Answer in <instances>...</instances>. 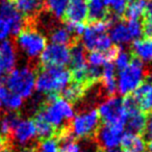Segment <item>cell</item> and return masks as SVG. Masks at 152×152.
Returning <instances> with one entry per match:
<instances>
[{"label": "cell", "instance_id": "obj_1", "mask_svg": "<svg viewBox=\"0 0 152 152\" xmlns=\"http://www.w3.org/2000/svg\"><path fill=\"white\" fill-rule=\"evenodd\" d=\"M39 112L47 122L52 125L56 134L69 128L75 116L73 105L61 95H47V98L41 103Z\"/></svg>", "mask_w": 152, "mask_h": 152}, {"label": "cell", "instance_id": "obj_2", "mask_svg": "<svg viewBox=\"0 0 152 152\" xmlns=\"http://www.w3.org/2000/svg\"><path fill=\"white\" fill-rule=\"evenodd\" d=\"M72 81L71 71L64 67L40 68L37 73L36 89L45 95H59Z\"/></svg>", "mask_w": 152, "mask_h": 152}, {"label": "cell", "instance_id": "obj_3", "mask_svg": "<svg viewBox=\"0 0 152 152\" xmlns=\"http://www.w3.org/2000/svg\"><path fill=\"white\" fill-rule=\"evenodd\" d=\"M37 71L34 68L26 66L13 70L4 77L3 83L10 91L22 98L31 96L36 88Z\"/></svg>", "mask_w": 152, "mask_h": 152}, {"label": "cell", "instance_id": "obj_4", "mask_svg": "<svg viewBox=\"0 0 152 152\" xmlns=\"http://www.w3.org/2000/svg\"><path fill=\"white\" fill-rule=\"evenodd\" d=\"M17 44L30 58L42 54L47 46L46 37L37 28L34 21H26L22 30L17 34Z\"/></svg>", "mask_w": 152, "mask_h": 152}, {"label": "cell", "instance_id": "obj_5", "mask_svg": "<svg viewBox=\"0 0 152 152\" xmlns=\"http://www.w3.org/2000/svg\"><path fill=\"white\" fill-rule=\"evenodd\" d=\"M100 127V117L97 110L87 108L74 116L69 126V132L76 140L93 139Z\"/></svg>", "mask_w": 152, "mask_h": 152}, {"label": "cell", "instance_id": "obj_6", "mask_svg": "<svg viewBox=\"0 0 152 152\" xmlns=\"http://www.w3.org/2000/svg\"><path fill=\"white\" fill-rule=\"evenodd\" d=\"M110 23L108 20L90 23L83 34V45L87 50L105 52L113 47L107 31Z\"/></svg>", "mask_w": 152, "mask_h": 152}, {"label": "cell", "instance_id": "obj_7", "mask_svg": "<svg viewBox=\"0 0 152 152\" xmlns=\"http://www.w3.org/2000/svg\"><path fill=\"white\" fill-rule=\"evenodd\" d=\"M146 71L141 61L132 57L129 65L119 72L117 90L123 96L130 95L145 80Z\"/></svg>", "mask_w": 152, "mask_h": 152}, {"label": "cell", "instance_id": "obj_8", "mask_svg": "<svg viewBox=\"0 0 152 152\" xmlns=\"http://www.w3.org/2000/svg\"><path fill=\"white\" fill-rule=\"evenodd\" d=\"M97 112L100 120L103 121L104 124L125 126L127 113L121 98L116 96L105 98V100L100 103Z\"/></svg>", "mask_w": 152, "mask_h": 152}, {"label": "cell", "instance_id": "obj_9", "mask_svg": "<svg viewBox=\"0 0 152 152\" xmlns=\"http://www.w3.org/2000/svg\"><path fill=\"white\" fill-rule=\"evenodd\" d=\"M123 134H124V126L103 123L100 125L93 139L97 144L99 150H108L117 148L120 145Z\"/></svg>", "mask_w": 152, "mask_h": 152}, {"label": "cell", "instance_id": "obj_10", "mask_svg": "<svg viewBox=\"0 0 152 152\" xmlns=\"http://www.w3.org/2000/svg\"><path fill=\"white\" fill-rule=\"evenodd\" d=\"M70 63L69 47L53 44L47 45L40 55V68L64 67Z\"/></svg>", "mask_w": 152, "mask_h": 152}, {"label": "cell", "instance_id": "obj_11", "mask_svg": "<svg viewBox=\"0 0 152 152\" xmlns=\"http://www.w3.org/2000/svg\"><path fill=\"white\" fill-rule=\"evenodd\" d=\"M36 126L32 119H25L20 120L14 128L12 132L10 144L15 149V145L25 146L29 144L36 137ZM16 151V150H15Z\"/></svg>", "mask_w": 152, "mask_h": 152}, {"label": "cell", "instance_id": "obj_12", "mask_svg": "<svg viewBox=\"0 0 152 152\" xmlns=\"http://www.w3.org/2000/svg\"><path fill=\"white\" fill-rule=\"evenodd\" d=\"M0 17L7 21L11 28V34L14 36H17L26 24L23 16L19 13L15 4L9 0H3L0 2Z\"/></svg>", "mask_w": 152, "mask_h": 152}, {"label": "cell", "instance_id": "obj_13", "mask_svg": "<svg viewBox=\"0 0 152 152\" xmlns=\"http://www.w3.org/2000/svg\"><path fill=\"white\" fill-rule=\"evenodd\" d=\"M17 63L15 45L11 41L0 42V79L4 78L14 70Z\"/></svg>", "mask_w": 152, "mask_h": 152}, {"label": "cell", "instance_id": "obj_14", "mask_svg": "<svg viewBox=\"0 0 152 152\" xmlns=\"http://www.w3.org/2000/svg\"><path fill=\"white\" fill-rule=\"evenodd\" d=\"M137 107L144 114L152 113V80L146 79L131 95Z\"/></svg>", "mask_w": 152, "mask_h": 152}, {"label": "cell", "instance_id": "obj_15", "mask_svg": "<svg viewBox=\"0 0 152 152\" xmlns=\"http://www.w3.org/2000/svg\"><path fill=\"white\" fill-rule=\"evenodd\" d=\"M15 7L26 21H34L45 11V0H15Z\"/></svg>", "mask_w": 152, "mask_h": 152}, {"label": "cell", "instance_id": "obj_16", "mask_svg": "<svg viewBox=\"0 0 152 152\" xmlns=\"http://www.w3.org/2000/svg\"><path fill=\"white\" fill-rule=\"evenodd\" d=\"M63 20L73 23H83L88 20L87 0H70Z\"/></svg>", "mask_w": 152, "mask_h": 152}, {"label": "cell", "instance_id": "obj_17", "mask_svg": "<svg viewBox=\"0 0 152 152\" xmlns=\"http://www.w3.org/2000/svg\"><path fill=\"white\" fill-rule=\"evenodd\" d=\"M88 1V20L90 23L104 21L110 17V0H87Z\"/></svg>", "mask_w": 152, "mask_h": 152}, {"label": "cell", "instance_id": "obj_18", "mask_svg": "<svg viewBox=\"0 0 152 152\" xmlns=\"http://www.w3.org/2000/svg\"><path fill=\"white\" fill-rule=\"evenodd\" d=\"M130 54L142 63H152V38L144 37L135 40L131 46Z\"/></svg>", "mask_w": 152, "mask_h": 152}, {"label": "cell", "instance_id": "obj_19", "mask_svg": "<svg viewBox=\"0 0 152 152\" xmlns=\"http://www.w3.org/2000/svg\"><path fill=\"white\" fill-rule=\"evenodd\" d=\"M100 83L106 98L115 96V93L117 92V79L116 68L113 63H107L103 66Z\"/></svg>", "mask_w": 152, "mask_h": 152}, {"label": "cell", "instance_id": "obj_20", "mask_svg": "<svg viewBox=\"0 0 152 152\" xmlns=\"http://www.w3.org/2000/svg\"><path fill=\"white\" fill-rule=\"evenodd\" d=\"M112 42H115L118 45L128 44L132 41L130 34L127 28L126 22L124 20H117L110 26V36Z\"/></svg>", "mask_w": 152, "mask_h": 152}, {"label": "cell", "instance_id": "obj_21", "mask_svg": "<svg viewBox=\"0 0 152 152\" xmlns=\"http://www.w3.org/2000/svg\"><path fill=\"white\" fill-rule=\"evenodd\" d=\"M120 145L122 152H145L146 149V141L144 137L129 132H124Z\"/></svg>", "mask_w": 152, "mask_h": 152}, {"label": "cell", "instance_id": "obj_22", "mask_svg": "<svg viewBox=\"0 0 152 152\" xmlns=\"http://www.w3.org/2000/svg\"><path fill=\"white\" fill-rule=\"evenodd\" d=\"M70 52V67H71V72L78 71L88 66L87 61V53H86V48L83 44H79L78 42L69 47Z\"/></svg>", "mask_w": 152, "mask_h": 152}, {"label": "cell", "instance_id": "obj_23", "mask_svg": "<svg viewBox=\"0 0 152 152\" xmlns=\"http://www.w3.org/2000/svg\"><path fill=\"white\" fill-rule=\"evenodd\" d=\"M89 88H87L86 86L81 85V83H75L72 80L65 89L61 91V97L65 100H67L68 102H70L71 104H76L80 102L83 100V98L87 95Z\"/></svg>", "mask_w": 152, "mask_h": 152}, {"label": "cell", "instance_id": "obj_24", "mask_svg": "<svg viewBox=\"0 0 152 152\" xmlns=\"http://www.w3.org/2000/svg\"><path fill=\"white\" fill-rule=\"evenodd\" d=\"M20 120H21V117H20L19 113L17 112L7 113L0 119V137L9 144L12 132Z\"/></svg>", "mask_w": 152, "mask_h": 152}, {"label": "cell", "instance_id": "obj_25", "mask_svg": "<svg viewBox=\"0 0 152 152\" xmlns=\"http://www.w3.org/2000/svg\"><path fill=\"white\" fill-rule=\"evenodd\" d=\"M34 123L36 126V132L39 141L54 137L56 134V131L53 128V126L45 120V118L40 112H37V114L34 115Z\"/></svg>", "mask_w": 152, "mask_h": 152}, {"label": "cell", "instance_id": "obj_26", "mask_svg": "<svg viewBox=\"0 0 152 152\" xmlns=\"http://www.w3.org/2000/svg\"><path fill=\"white\" fill-rule=\"evenodd\" d=\"M0 100L5 107L13 112L18 110L23 104V98L10 91L2 83H0Z\"/></svg>", "mask_w": 152, "mask_h": 152}, {"label": "cell", "instance_id": "obj_27", "mask_svg": "<svg viewBox=\"0 0 152 152\" xmlns=\"http://www.w3.org/2000/svg\"><path fill=\"white\" fill-rule=\"evenodd\" d=\"M50 39L53 44L61 45V46L66 47H71L72 45L78 42V39L72 36L65 26L64 27H56L55 29H53L50 34Z\"/></svg>", "mask_w": 152, "mask_h": 152}, {"label": "cell", "instance_id": "obj_28", "mask_svg": "<svg viewBox=\"0 0 152 152\" xmlns=\"http://www.w3.org/2000/svg\"><path fill=\"white\" fill-rule=\"evenodd\" d=\"M147 0H127V7L123 18L128 20H139L143 17L145 12Z\"/></svg>", "mask_w": 152, "mask_h": 152}, {"label": "cell", "instance_id": "obj_29", "mask_svg": "<svg viewBox=\"0 0 152 152\" xmlns=\"http://www.w3.org/2000/svg\"><path fill=\"white\" fill-rule=\"evenodd\" d=\"M70 0H46L45 10L55 19H63Z\"/></svg>", "mask_w": 152, "mask_h": 152}, {"label": "cell", "instance_id": "obj_30", "mask_svg": "<svg viewBox=\"0 0 152 152\" xmlns=\"http://www.w3.org/2000/svg\"><path fill=\"white\" fill-rule=\"evenodd\" d=\"M34 149H36V152H61L58 143L55 137L39 141L38 144L34 146Z\"/></svg>", "mask_w": 152, "mask_h": 152}, {"label": "cell", "instance_id": "obj_31", "mask_svg": "<svg viewBox=\"0 0 152 152\" xmlns=\"http://www.w3.org/2000/svg\"><path fill=\"white\" fill-rule=\"evenodd\" d=\"M127 7V0H110V14L115 17L122 18L124 16L125 10Z\"/></svg>", "mask_w": 152, "mask_h": 152}, {"label": "cell", "instance_id": "obj_32", "mask_svg": "<svg viewBox=\"0 0 152 152\" xmlns=\"http://www.w3.org/2000/svg\"><path fill=\"white\" fill-rule=\"evenodd\" d=\"M131 59H132L131 54H129L128 52H126V51L120 49V51H119L116 59L114 61H115V64H114L115 68H116L117 70H119V72L122 71L123 69H125V68L129 65V63L131 61Z\"/></svg>", "mask_w": 152, "mask_h": 152}, {"label": "cell", "instance_id": "obj_33", "mask_svg": "<svg viewBox=\"0 0 152 152\" xmlns=\"http://www.w3.org/2000/svg\"><path fill=\"white\" fill-rule=\"evenodd\" d=\"M126 25L128 28V31L130 34L131 38L139 39L143 34V28H142V23L139 20H128L126 21Z\"/></svg>", "mask_w": 152, "mask_h": 152}, {"label": "cell", "instance_id": "obj_34", "mask_svg": "<svg viewBox=\"0 0 152 152\" xmlns=\"http://www.w3.org/2000/svg\"><path fill=\"white\" fill-rule=\"evenodd\" d=\"M10 34H12L10 25L7 23L5 20H3L2 18L0 17V42L4 41Z\"/></svg>", "mask_w": 152, "mask_h": 152}, {"label": "cell", "instance_id": "obj_35", "mask_svg": "<svg viewBox=\"0 0 152 152\" xmlns=\"http://www.w3.org/2000/svg\"><path fill=\"white\" fill-rule=\"evenodd\" d=\"M144 140L146 141H152V113H150V116L147 118L145 130H144Z\"/></svg>", "mask_w": 152, "mask_h": 152}, {"label": "cell", "instance_id": "obj_36", "mask_svg": "<svg viewBox=\"0 0 152 152\" xmlns=\"http://www.w3.org/2000/svg\"><path fill=\"white\" fill-rule=\"evenodd\" d=\"M143 19H144L143 22L152 24V1L147 2L145 12H144V14H143Z\"/></svg>", "mask_w": 152, "mask_h": 152}, {"label": "cell", "instance_id": "obj_37", "mask_svg": "<svg viewBox=\"0 0 152 152\" xmlns=\"http://www.w3.org/2000/svg\"><path fill=\"white\" fill-rule=\"evenodd\" d=\"M17 152H36V149H34V146H27V147H24L22 149L18 150Z\"/></svg>", "mask_w": 152, "mask_h": 152}, {"label": "cell", "instance_id": "obj_38", "mask_svg": "<svg viewBox=\"0 0 152 152\" xmlns=\"http://www.w3.org/2000/svg\"><path fill=\"white\" fill-rule=\"evenodd\" d=\"M0 152H16V151L14 150V148L12 147V146L7 145L2 148H0Z\"/></svg>", "mask_w": 152, "mask_h": 152}, {"label": "cell", "instance_id": "obj_39", "mask_svg": "<svg viewBox=\"0 0 152 152\" xmlns=\"http://www.w3.org/2000/svg\"><path fill=\"white\" fill-rule=\"evenodd\" d=\"M100 152H122V150L118 149V148H114V149H108V150H100Z\"/></svg>", "mask_w": 152, "mask_h": 152}, {"label": "cell", "instance_id": "obj_40", "mask_svg": "<svg viewBox=\"0 0 152 152\" xmlns=\"http://www.w3.org/2000/svg\"><path fill=\"white\" fill-rule=\"evenodd\" d=\"M7 145H10L7 142H5L4 140L2 139V137H0V148H2V147H4V146H7ZM11 146V145H10Z\"/></svg>", "mask_w": 152, "mask_h": 152}, {"label": "cell", "instance_id": "obj_41", "mask_svg": "<svg viewBox=\"0 0 152 152\" xmlns=\"http://www.w3.org/2000/svg\"><path fill=\"white\" fill-rule=\"evenodd\" d=\"M148 148H149V151L152 152V141H150L149 143H148Z\"/></svg>", "mask_w": 152, "mask_h": 152}, {"label": "cell", "instance_id": "obj_42", "mask_svg": "<svg viewBox=\"0 0 152 152\" xmlns=\"http://www.w3.org/2000/svg\"><path fill=\"white\" fill-rule=\"evenodd\" d=\"M1 105H2V103H1V100H0V110H1Z\"/></svg>", "mask_w": 152, "mask_h": 152}, {"label": "cell", "instance_id": "obj_43", "mask_svg": "<svg viewBox=\"0 0 152 152\" xmlns=\"http://www.w3.org/2000/svg\"><path fill=\"white\" fill-rule=\"evenodd\" d=\"M9 1H15V0H9Z\"/></svg>", "mask_w": 152, "mask_h": 152}, {"label": "cell", "instance_id": "obj_44", "mask_svg": "<svg viewBox=\"0 0 152 152\" xmlns=\"http://www.w3.org/2000/svg\"><path fill=\"white\" fill-rule=\"evenodd\" d=\"M98 152H100V150H99V151H98Z\"/></svg>", "mask_w": 152, "mask_h": 152}, {"label": "cell", "instance_id": "obj_45", "mask_svg": "<svg viewBox=\"0 0 152 152\" xmlns=\"http://www.w3.org/2000/svg\"><path fill=\"white\" fill-rule=\"evenodd\" d=\"M0 2H1V0H0Z\"/></svg>", "mask_w": 152, "mask_h": 152}, {"label": "cell", "instance_id": "obj_46", "mask_svg": "<svg viewBox=\"0 0 152 152\" xmlns=\"http://www.w3.org/2000/svg\"><path fill=\"white\" fill-rule=\"evenodd\" d=\"M150 1H152V0H150Z\"/></svg>", "mask_w": 152, "mask_h": 152}]
</instances>
